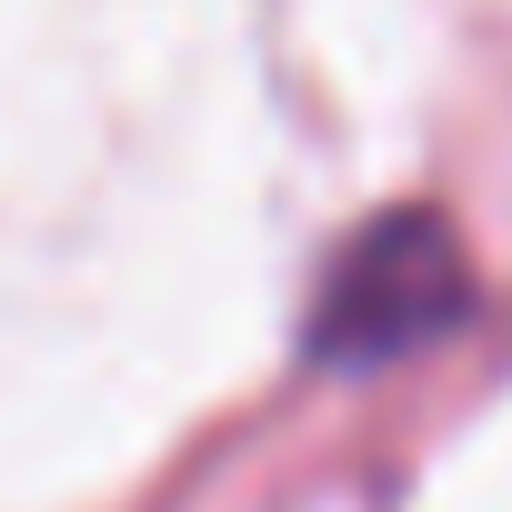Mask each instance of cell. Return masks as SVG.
I'll return each mask as SVG.
<instances>
[{
    "mask_svg": "<svg viewBox=\"0 0 512 512\" xmlns=\"http://www.w3.org/2000/svg\"><path fill=\"white\" fill-rule=\"evenodd\" d=\"M472 312V262L432 211H382L312 302V352L322 362H402L442 342Z\"/></svg>",
    "mask_w": 512,
    "mask_h": 512,
    "instance_id": "6da1fadb",
    "label": "cell"
}]
</instances>
